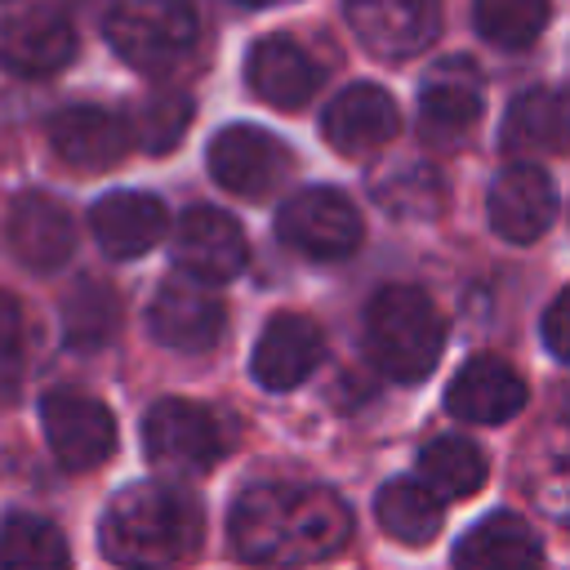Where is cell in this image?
<instances>
[{
  "instance_id": "23",
  "label": "cell",
  "mask_w": 570,
  "mask_h": 570,
  "mask_svg": "<svg viewBox=\"0 0 570 570\" xmlns=\"http://www.w3.org/2000/svg\"><path fill=\"white\" fill-rule=\"evenodd\" d=\"M508 156H557L566 151V94L561 89H530L521 94L508 116H503V134H499Z\"/></svg>"
},
{
  "instance_id": "24",
  "label": "cell",
  "mask_w": 570,
  "mask_h": 570,
  "mask_svg": "<svg viewBox=\"0 0 570 570\" xmlns=\"http://www.w3.org/2000/svg\"><path fill=\"white\" fill-rule=\"evenodd\" d=\"M374 517H379L383 534H392L401 543H432L445 521V499L436 490H428L419 476H401L379 490Z\"/></svg>"
},
{
  "instance_id": "32",
  "label": "cell",
  "mask_w": 570,
  "mask_h": 570,
  "mask_svg": "<svg viewBox=\"0 0 570 570\" xmlns=\"http://www.w3.org/2000/svg\"><path fill=\"white\" fill-rule=\"evenodd\" d=\"M543 343H548V352H552L557 361L570 356V338H566V294H557V298L548 303V312H543Z\"/></svg>"
},
{
  "instance_id": "1",
  "label": "cell",
  "mask_w": 570,
  "mask_h": 570,
  "mask_svg": "<svg viewBox=\"0 0 570 570\" xmlns=\"http://www.w3.org/2000/svg\"><path fill=\"white\" fill-rule=\"evenodd\" d=\"M227 534L236 557L254 566H303L334 557L352 534V517L343 499L321 485L258 481L232 503Z\"/></svg>"
},
{
  "instance_id": "3",
  "label": "cell",
  "mask_w": 570,
  "mask_h": 570,
  "mask_svg": "<svg viewBox=\"0 0 570 570\" xmlns=\"http://www.w3.org/2000/svg\"><path fill=\"white\" fill-rule=\"evenodd\" d=\"M365 343L383 374L419 383L445 347V321L419 285H383L365 307Z\"/></svg>"
},
{
  "instance_id": "20",
  "label": "cell",
  "mask_w": 570,
  "mask_h": 570,
  "mask_svg": "<svg viewBox=\"0 0 570 570\" xmlns=\"http://www.w3.org/2000/svg\"><path fill=\"white\" fill-rule=\"evenodd\" d=\"M245 76H249V89L272 102V107H307L316 85H321V67L312 62V53L289 40V36H263L249 58H245Z\"/></svg>"
},
{
  "instance_id": "17",
  "label": "cell",
  "mask_w": 570,
  "mask_h": 570,
  "mask_svg": "<svg viewBox=\"0 0 570 570\" xmlns=\"http://www.w3.org/2000/svg\"><path fill=\"white\" fill-rule=\"evenodd\" d=\"M9 249L31 272H58L76 249L71 209L45 191H27L9 209Z\"/></svg>"
},
{
  "instance_id": "8",
  "label": "cell",
  "mask_w": 570,
  "mask_h": 570,
  "mask_svg": "<svg viewBox=\"0 0 570 570\" xmlns=\"http://www.w3.org/2000/svg\"><path fill=\"white\" fill-rule=\"evenodd\" d=\"M76 53V27L62 4L36 0L0 13V67L13 76H49Z\"/></svg>"
},
{
  "instance_id": "28",
  "label": "cell",
  "mask_w": 570,
  "mask_h": 570,
  "mask_svg": "<svg viewBox=\"0 0 570 570\" xmlns=\"http://www.w3.org/2000/svg\"><path fill=\"white\" fill-rule=\"evenodd\" d=\"M552 18L548 0H472L476 31L499 49H525L543 36Z\"/></svg>"
},
{
  "instance_id": "27",
  "label": "cell",
  "mask_w": 570,
  "mask_h": 570,
  "mask_svg": "<svg viewBox=\"0 0 570 570\" xmlns=\"http://www.w3.org/2000/svg\"><path fill=\"white\" fill-rule=\"evenodd\" d=\"M67 557H71L67 539L45 517L13 512L0 525V566L4 570H49V566H67Z\"/></svg>"
},
{
  "instance_id": "29",
  "label": "cell",
  "mask_w": 570,
  "mask_h": 570,
  "mask_svg": "<svg viewBox=\"0 0 570 570\" xmlns=\"http://www.w3.org/2000/svg\"><path fill=\"white\" fill-rule=\"evenodd\" d=\"M374 200L387 205L401 218H432L441 209L445 191H441L436 169H428V165H396V169L374 178Z\"/></svg>"
},
{
  "instance_id": "31",
  "label": "cell",
  "mask_w": 570,
  "mask_h": 570,
  "mask_svg": "<svg viewBox=\"0 0 570 570\" xmlns=\"http://www.w3.org/2000/svg\"><path fill=\"white\" fill-rule=\"evenodd\" d=\"M22 352H27V325L13 294H0V401H13L22 383Z\"/></svg>"
},
{
  "instance_id": "5",
  "label": "cell",
  "mask_w": 570,
  "mask_h": 570,
  "mask_svg": "<svg viewBox=\"0 0 570 570\" xmlns=\"http://www.w3.org/2000/svg\"><path fill=\"white\" fill-rule=\"evenodd\" d=\"M196 9L187 0H125L107 18L111 49L138 71H165L196 45Z\"/></svg>"
},
{
  "instance_id": "33",
  "label": "cell",
  "mask_w": 570,
  "mask_h": 570,
  "mask_svg": "<svg viewBox=\"0 0 570 570\" xmlns=\"http://www.w3.org/2000/svg\"><path fill=\"white\" fill-rule=\"evenodd\" d=\"M240 4H254V9H267V4H285V0H240Z\"/></svg>"
},
{
  "instance_id": "6",
  "label": "cell",
  "mask_w": 570,
  "mask_h": 570,
  "mask_svg": "<svg viewBox=\"0 0 570 570\" xmlns=\"http://www.w3.org/2000/svg\"><path fill=\"white\" fill-rule=\"evenodd\" d=\"M276 236L307 258H347L361 245V214L334 187H303L281 205Z\"/></svg>"
},
{
  "instance_id": "10",
  "label": "cell",
  "mask_w": 570,
  "mask_h": 570,
  "mask_svg": "<svg viewBox=\"0 0 570 570\" xmlns=\"http://www.w3.org/2000/svg\"><path fill=\"white\" fill-rule=\"evenodd\" d=\"M481 76L468 58H445L419 85V129L436 147H459L481 120Z\"/></svg>"
},
{
  "instance_id": "16",
  "label": "cell",
  "mask_w": 570,
  "mask_h": 570,
  "mask_svg": "<svg viewBox=\"0 0 570 570\" xmlns=\"http://www.w3.org/2000/svg\"><path fill=\"white\" fill-rule=\"evenodd\" d=\"M525 405V379L503 356H472L445 392V410L463 423H508Z\"/></svg>"
},
{
  "instance_id": "21",
  "label": "cell",
  "mask_w": 570,
  "mask_h": 570,
  "mask_svg": "<svg viewBox=\"0 0 570 570\" xmlns=\"http://www.w3.org/2000/svg\"><path fill=\"white\" fill-rule=\"evenodd\" d=\"M89 227L98 236V245L111 254V258H138L147 249L160 245L165 227H169V214L156 196H142V191H107L94 209H89Z\"/></svg>"
},
{
  "instance_id": "14",
  "label": "cell",
  "mask_w": 570,
  "mask_h": 570,
  "mask_svg": "<svg viewBox=\"0 0 570 570\" xmlns=\"http://www.w3.org/2000/svg\"><path fill=\"white\" fill-rule=\"evenodd\" d=\"M557 223V187L539 165H508L490 183V227L503 240H539Z\"/></svg>"
},
{
  "instance_id": "18",
  "label": "cell",
  "mask_w": 570,
  "mask_h": 570,
  "mask_svg": "<svg viewBox=\"0 0 570 570\" xmlns=\"http://www.w3.org/2000/svg\"><path fill=\"white\" fill-rule=\"evenodd\" d=\"M321 129H325V138H330L334 151H343V156H370V151H379L383 142L396 138L401 116H396V102H392L387 89H379V85H352V89H343L325 107Z\"/></svg>"
},
{
  "instance_id": "13",
  "label": "cell",
  "mask_w": 570,
  "mask_h": 570,
  "mask_svg": "<svg viewBox=\"0 0 570 570\" xmlns=\"http://www.w3.org/2000/svg\"><path fill=\"white\" fill-rule=\"evenodd\" d=\"M174 258L183 272L200 276V281H232L245 258H249V245H245V232L232 214L214 209V205H196L178 218V232H174Z\"/></svg>"
},
{
  "instance_id": "11",
  "label": "cell",
  "mask_w": 570,
  "mask_h": 570,
  "mask_svg": "<svg viewBox=\"0 0 570 570\" xmlns=\"http://www.w3.org/2000/svg\"><path fill=\"white\" fill-rule=\"evenodd\" d=\"M356 40L379 58H414L441 31V0H343Z\"/></svg>"
},
{
  "instance_id": "15",
  "label": "cell",
  "mask_w": 570,
  "mask_h": 570,
  "mask_svg": "<svg viewBox=\"0 0 570 570\" xmlns=\"http://www.w3.org/2000/svg\"><path fill=\"white\" fill-rule=\"evenodd\" d=\"M321 352H325V338H321V330H316L307 316H298V312H276V316L263 325L258 343H254L249 370H254V379H258L267 392H289V387H298V383L321 365Z\"/></svg>"
},
{
  "instance_id": "19",
  "label": "cell",
  "mask_w": 570,
  "mask_h": 570,
  "mask_svg": "<svg viewBox=\"0 0 570 570\" xmlns=\"http://www.w3.org/2000/svg\"><path fill=\"white\" fill-rule=\"evenodd\" d=\"M49 142L76 169H107V165H120L125 160V151L134 147V134H129V120L120 111H107V107H67V111L53 116Z\"/></svg>"
},
{
  "instance_id": "9",
  "label": "cell",
  "mask_w": 570,
  "mask_h": 570,
  "mask_svg": "<svg viewBox=\"0 0 570 570\" xmlns=\"http://www.w3.org/2000/svg\"><path fill=\"white\" fill-rule=\"evenodd\" d=\"M40 419H45V441L53 459L71 472H89L116 450L111 410L85 392H49L40 401Z\"/></svg>"
},
{
  "instance_id": "25",
  "label": "cell",
  "mask_w": 570,
  "mask_h": 570,
  "mask_svg": "<svg viewBox=\"0 0 570 570\" xmlns=\"http://www.w3.org/2000/svg\"><path fill=\"white\" fill-rule=\"evenodd\" d=\"M485 454L468 436H436L419 454V481L441 499H472L485 485Z\"/></svg>"
},
{
  "instance_id": "2",
  "label": "cell",
  "mask_w": 570,
  "mask_h": 570,
  "mask_svg": "<svg viewBox=\"0 0 570 570\" xmlns=\"http://www.w3.org/2000/svg\"><path fill=\"white\" fill-rule=\"evenodd\" d=\"M98 539L116 566H178L196 557L205 539V517L187 490L142 481L107 503Z\"/></svg>"
},
{
  "instance_id": "30",
  "label": "cell",
  "mask_w": 570,
  "mask_h": 570,
  "mask_svg": "<svg viewBox=\"0 0 570 570\" xmlns=\"http://www.w3.org/2000/svg\"><path fill=\"white\" fill-rule=\"evenodd\" d=\"M187 125H191V98H187V94H160V98L142 102V111H138V120L129 125V134H134V142H142L147 151H169V147L183 138Z\"/></svg>"
},
{
  "instance_id": "12",
  "label": "cell",
  "mask_w": 570,
  "mask_h": 570,
  "mask_svg": "<svg viewBox=\"0 0 570 570\" xmlns=\"http://www.w3.org/2000/svg\"><path fill=\"white\" fill-rule=\"evenodd\" d=\"M205 160H209V174L218 178V187H227L236 196H267L289 174L285 142L254 125H227L209 142Z\"/></svg>"
},
{
  "instance_id": "22",
  "label": "cell",
  "mask_w": 570,
  "mask_h": 570,
  "mask_svg": "<svg viewBox=\"0 0 570 570\" xmlns=\"http://www.w3.org/2000/svg\"><path fill=\"white\" fill-rule=\"evenodd\" d=\"M539 561V539L517 512H494L476 521L454 548V566L463 570H530Z\"/></svg>"
},
{
  "instance_id": "4",
  "label": "cell",
  "mask_w": 570,
  "mask_h": 570,
  "mask_svg": "<svg viewBox=\"0 0 570 570\" xmlns=\"http://www.w3.org/2000/svg\"><path fill=\"white\" fill-rule=\"evenodd\" d=\"M142 450L169 476H200L227 454V428L214 410L165 396L142 419Z\"/></svg>"
},
{
  "instance_id": "7",
  "label": "cell",
  "mask_w": 570,
  "mask_h": 570,
  "mask_svg": "<svg viewBox=\"0 0 570 570\" xmlns=\"http://www.w3.org/2000/svg\"><path fill=\"white\" fill-rule=\"evenodd\" d=\"M227 307L214 294V281H200L191 272H178L160 281L151 307H147V330L156 343L174 352H205L223 338Z\"/></svg>"
},
{
  "instance_id": "26",
  "label": "cell",
  "mask_w": 570,
  "mask_h": 570,
  "mask_svg": "<svg viewBox=\"0 0 570 570\" xmlns=\"http://www.w3.org/2000/svg\"><path fill=\"white\" fill-rule=\"evenodd\" d=\"M120 325V298L111 294V285L102 281H80L71 285V294L62 298V338L76 352H94L102 347Z\"/></svg>"
}]
</instances>
